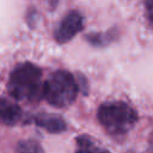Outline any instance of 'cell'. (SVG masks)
I'll return each mask as SVG.
<instances>
[{"mask_svg": "<svg viewBox=\"0 0 153 153\" xmlns=\"http://www.w3.org/2000/svg\"><path fill=\"white\" fill-rule=\"evenodd\" d=\"M146 10H147L149 20L153 23V0H146Z\"/></svg>", "mask_w": 153, "mask_h": 153, "instance_id": "9", "label": "cell"}, {"mask_svg": "<svg viewBox=\"0 0 153 153\" xmlns=\"http://www.w3.org/2000/svg\"><path fill=\"white\" fill-rule=\"evenodd\" d=\"M35 123L43 128L45 131L51 134H59L66 130L67 124L65 120L57 115L51 114H39L35 117Z\"/></svg>", "mask_w": 153, "mask_h": 153, "instance_id": "5", "label": "cell"}, {"mask_svg": "<svg viewBox=\"0 0 153 153\" xmlns=\"http://www.w3.org/2000/svg\"><path fill=\"white\" fill-rule=\"evenodd\" d=\"M82 26H84L82 16L78 11H71L60 22L55 31V39L59 43H67L72 38H74L78 32L82 30Z\"/></svg>", "mask_w": 153, "mask_h": 153, "instance_id": "4", "label": "cell"}, {"mask_svg": "<svg viewBox=\"0 0 153 153\" xmlns=\"http://www.w3.org/2000/svg\"><path fill=\"white\" fill-rule=\"evenodd\" d=\"M7 88L10 94L17 100H38L42 98L43 92L42 71L30 62L18 65L10 75Z\"/></svg>", "mask_w": 153, "mask_h": 153, "instance_id": "1", "label": "cell"}, {"mask_svg": "<svg viewBox=\"0 0 153 153\" xmlns=\"http://www.w3.org/2000/svg\"><path fill=\"white\" fill-rule=\"evenodd\" d=\"M79 91V85L74 76L67 71H56L43 82L42 98L55 108H66L71 105Z\"/></svg>", "mask_w": 153, "mask_h": 153, "instance_id": "2", "label": "cell"}, {"mask_svg": "<svg viewBox=\"0 0 153 153\" xmlns=\"http://www.w3.org/2000/svg\"><path fill=\"white\" fill-rule=\"evenodd\" d=\"M75 153H109L106 149L100 148L92 137L86 135H80L76 137Z\"/></svg>", "mask_w": 153, "mask_h": 153, "instance_id": "7", "label": "cell"}, {"mask_svg": "<svg viewBox=\"0 0 153 153\" xmlns=\"http://www.w3.org/2000/svg\"><path fill=\"white\" fill-rule=\"evenodd\" d=\"M20 116L22 111L17 104L7 99H0V121L4 124L13 126L20 120Z\"/></svg>", "mask_w": 153, "mask_h": 153, "instance_id": "6", "label": "cell"}, {"mask_svg": "<svg viewBox=\"0 0 153 153\" xmlns=\"http://www.w3.org/2000/svg\"><path fill=\"white\" fill-rule=\"evenodd\" d=\"M97 117L99 123L114 135H121L133 128L137 121V114L123 102L104 103L99 106Z\"/></svg>", "mask_w": 153, "mask_h": 153, "instance_id": "3", "label": "cell"}, {"mask_svg": "<svg viewBox=\"0 0 153 153\" xmlns=\"http://www.w3.org/2000/svg\"><path fill=\"white\" fill-rule=\"evenodd\" d=\"M16 153H44L42 146L36 140H22L16 147Z\"/></svg>", "mask_w": 153, "mask_h": 153, "instance_id": "8", "label": "cell"}]
</instances>
